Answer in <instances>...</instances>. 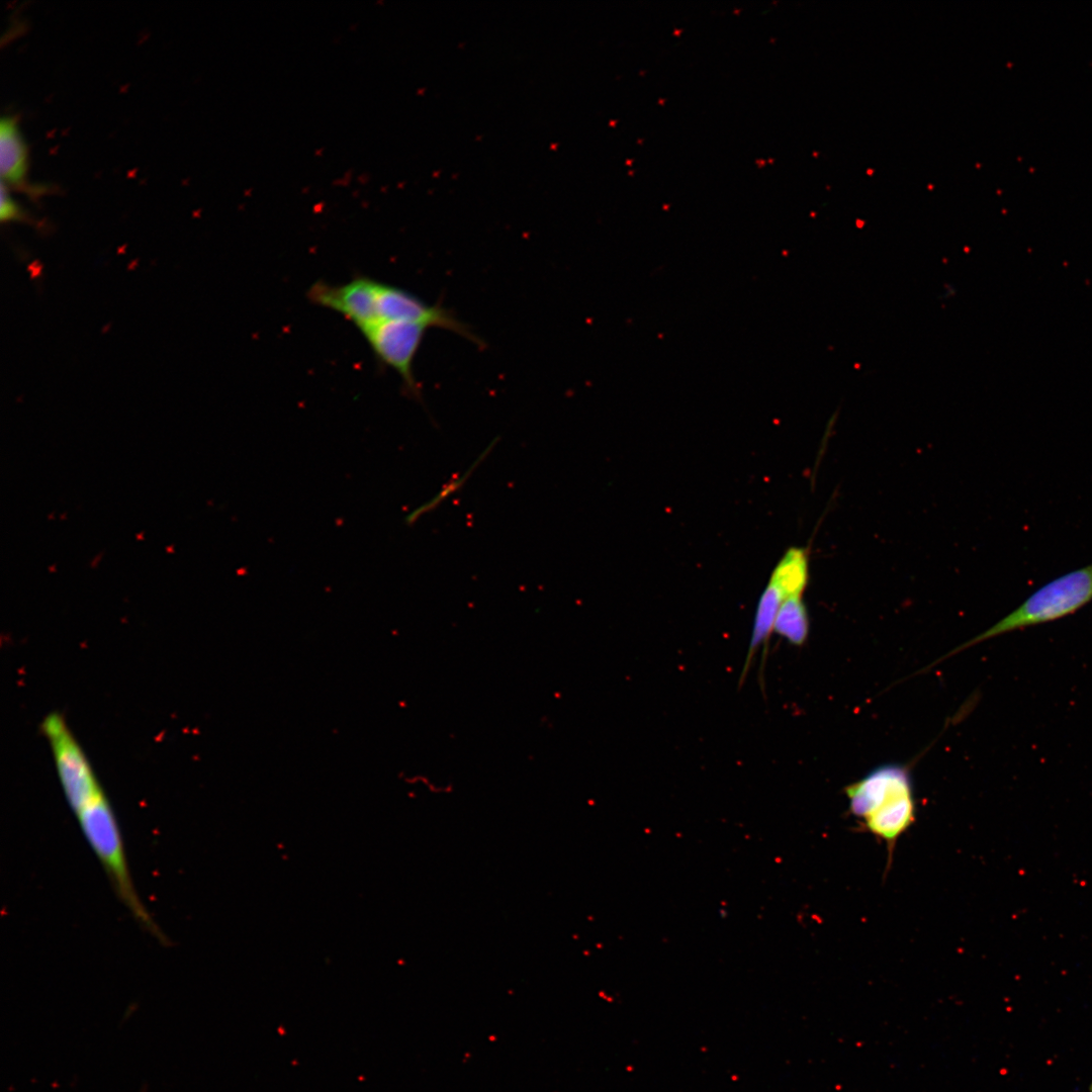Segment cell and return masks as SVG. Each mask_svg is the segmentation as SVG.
Wrapping results in <instances>:
<instances>
[{
    "instance_id": "52a82bcc",
    "label": "cell",
    "mask_w": 1092,
    "mask_h": 1092,
    "mask_svg": "<svg viewBox=\"0 0 1092 1092\" xmlns=\"http://www.w3.org/2000/svg\"><path fill=\"white\" fill-rule=\"evenodd\" d=\"M850 812L864 820L889 802L912 794L908 771L898 765L877 768L845 790Z\"/></svg>"
},
{
    "instance_id": "30bf717a",
    "label": "cell",
    "mask_w": 1092,
    "mask_h": 1092,
    "mask_svg": "<svg viewBox=\"0 0 1092 1092\" xmlns=\"http://www.w3.org/2000/svg\"><path fill=\"white\" fill-rule=\"evenodd\" d=\"M787 600L782 589L771 579L762 592L755 612L752 636L749 643L747 657L741 674V681L745 677L750 662L759 646H766L770 634L774 632L776 618L782 603Z\"/></svg>"
},
{
    "instance_id": "8992f818",
    "label": "cell",
    "mask_w": 1092,
    "mask_h": 1092,
    "mask_svg": "<svg viewBox=\"0 0 1092 1092\" xmlns=\"http://www.w3.org/2000/svg\"><path fill=\"white\" fill-rule=\"evenodd\" d=\"M377 284V280L365 275H356L343 284L316 281L306 295L312 304L340 313L363 333L379 322Z\"/></svg>"
},
{
    "instance_id": "7c38bea8",
    "label": "cell",
    "mask_w": 1092,
    "mask_h": 1092,
    "mask_svg": "<svg viewBox=\"0 0 1092 1092\" xmlns=\"http://www.w3.org/2000/svg\"><path fill=\"white\" fill-rule=\"evenodd\" d=\"M774 631L794 645L805 642L809 632V619L802 596H794L782 603Z\"/></svg>"
},
{
    "instance_id": "8fae6325",
    "label": "cell",
    "mask_w": 1092,
    "mask_h": 1092,
    "mask_svg": "<svg viewBox=\"0 0 1092 1092\" xmlns=\"http://www.w3.org/2000/svg\"><path fill=\"white\" fill-rule=\"evenodd\" d=\"M498 441V438L492 440L486 448L479 454V456L472 462L462 473L452 476L448 479L443 486L437 491V493L430 499L421 504L419 507L410 511L404 517V523L407 526L415 525L422 517L434 512L450 496L459 491L464 484L469 480L474 471L480 466V464L487 458L491 450L494 448Z\"/></svg>"
},
{
    "instance_id": "7a4b0ae2",
    "label": "cell",
    "mask_w": 1092,
    "mask_h": 1092,
    "mask_svg": "<svg viewBox=\"0 0 1092 1092\" xmlns=\"http://www.w3.org/2000/svg\"><path fill=\"white\" fill-rule=\"evenodd\" d=\"M1092 601V563L1067 572L1032 593L1019 607L952 652L1016 630L1073 615Z\"/></svg>"
},
{
    "instance_id": "6da1fadb",
    "label": "cell",
    "mask_w": 1092,
    "mask_h": 1092,
    "mask_svg": "<svg viewBox=\"0 0 1092 1092\" xmlns=\"http://www.w3.org/2000/svg\"><path fill=\"white\" fill-rule=\"evenodd\" d=\"M76 814L85 837L121 902L146 930L164 942L165 935L147 911L132 884L118 823L104 793Z\"/></svg>"
},
{
    "instance_id": "9c48e42d",
    "label": "cell",
    "mask_w": 1092,
    "mask_h": 1092,
    "mask_svg": "<svg viewBox=\"0 0 1092 1092\" xmlns=\"http://www.w3.org/2000/svg\"><path fill=\"white\" fill-rule=\"evenodd\" d=\"M27 165V151L15 116L0 120V174L3 182L21 185Z\"/></svg>"
},
{
    "instance_id": "5b68a950",
    "label": "cell",
    "mask_w": 1092,
    "mask_h": 1092,
    "mask_svg": "<svg viewBox=\"0 0 1092 1092\" xmlns=\"http://www.w3.org/2000/svg\"><path fill=\"white\" fill-rule=\"evenodd\" d=\"M376 307L379 321L406 322L427 328H439L484 347L482 339L451 309L439 303L429 304L397 286L378 281Z\"/></svg>"
},
{
    "instance_id": "ba28073f",
    "label": "cell",
    "mask_w": 1092,
    "mask_h": 1092,
    "mask_svg": "<svg viewBox=\"0 0 1092 1092\" xmlns=\"http://www.w3.org/2000/svg\"><path fill=\"white\" fill-rule=\"evenodd\" d=\"M915 820L912 794L901 796L874 812L863 820L869 832L886 842L890 855L898 838Z\"/></svg>"
},
{
    "instance_id": "5bb4252c",
    "label": "cell",
    "mask_w": 1092,
    "mask_h": 1092,
    "mask_svg": "<svg viewBox=\"0 0 1092 1092\" xmlns=\"http://www.w3.org/2000/svg\"><path fill=\"white\" fill-rule=\"evenodd\" d=\"M1090 1092H1092V1086H1091V1090H1090Z\"/></svg>"
},
{
    "instance_id": "277c9868",
    "label": "cell",
    "mask_w": 1092,
    "mask_h": 1092,
    "mask_svg": "<svg viewBox=\"0 0 1092 1092\" xmlns=\"http://www.w3.org/2000/svg\"><path fill=\"white\" fill-rule=\"evenodd\" d=\"M53 748L66 798L77 813L102 793L81 747L63 718L51 714L41 725Z\"/></svg>"
},
{
    "instance_id": "4fadbf2b",
    "label": "cell",
    "mask_w": 1092,
    "mask_h": 1092,
    "mask_svg": "<svg viewBox=\"0 0 1092 1092\" xmlns=\"http://www.w3.org/2000/svg\"><path fill=\"white\" fill-rule=\"evenodd\" d=\"M0 218L2 221L26 220L27 216L22 208L10 196L3 181L0 185Z\"/></svg>"
},
{
    "instance_id": "3957f363",
    "label": "cell",
    "mask_w": 1092,
    "mask_h": 1092,
    "mask_svg": "<svg viewBox=\"0 0 1092 1092\" xmlns=\"http://www.w3.org/2000/svg\"><path fill=\"white\" fill-rule=\"evenodd\" d=\"M427 329L413 323L379 321L362 333L379 364L399 375L404 395L422 403V387L414 373V360Z\"/></svg>"
}]
</instances>
